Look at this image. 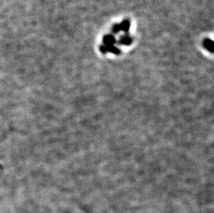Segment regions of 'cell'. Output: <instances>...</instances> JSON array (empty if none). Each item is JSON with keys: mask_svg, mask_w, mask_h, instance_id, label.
Here are the masks:
<instances>
[{"mask_svg": "<svg viewBox=\"0 0 214 213\" xmlns=\"http://www.w3.org/2000/svg\"><path fill=\"white\" fill-rule=\"evenodd\" d=\"M121 28H122L124 31H128L129 29L130 28V23L128 21H124V23H122V24L121 25Z\"/></svg>", "mask_w": 214, "mask_h": 213, "instance_id": "3", "label": "cell"}, {"mask_svg": "<svg viewBox=\"0 0 214 213\" xmlns=\"http://www.w3.org/2000/svg\"><path fill=\"white\" fill-rule=\"evenodd\" d=\"M204 46L206 47L208 50H209L211 52L213 51V43L212 40H209V39H206V40L204 41Z\"/></svg>", "mask_w": 214, "mask_h": 213, "instance_id": "2", "label": "cell"}, {"mask_svg": "<svg viewBox=\"0 0 214 213\" xmlns=\"http://www.w3.org/2000/svg\"><path fill=\"white\" fill-rule=\"evenodd\" d=\"M104 42L107 47L111 46V45L114 44V42H115V39H114L113 36L112 35H107L104 38Z\"/></svg>", "mask_w": 214, "mask_h": 213, "instance_id": "1", "label": "cell"}]
</instances>
